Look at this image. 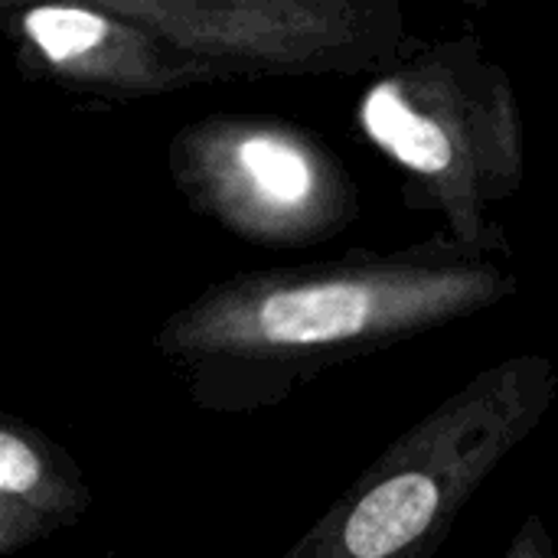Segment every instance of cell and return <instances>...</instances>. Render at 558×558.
Segmentation results:
<instances>
[{
	"label": "cell",
	"mask_w": 558,
	"mask_h": 558,
	"mask_svg": "<svg viewBox=\"0 0 558 558\" xmlns=\"http://www.w3.org/2000/svg\"><path fill=\"white\" fill-rule=\"evenodd\" d=\"M356 128L402 170L412 209L438 213L468 248L510 255L490 209L523 190V108L481 36L412 46L360 95Z\"/></svg>",
	"instance_id": "3"
},
{
	"label": "cell",
	"mask_w": 558,
	"mask_h": 558,
	"mask_svg": "<svg viewBox=\"0 0 558 558\" xmlns=\"http://www.w3.org/2000/svg\"><path fill=\"white\" fill-rule=\"evenodd\" d=\"M504 558H558L556 539L549 533V523L539 513H530L520 523V530L513 533V539H510L507 556Z\"/></svg>",
	"instance_id": "8"
},
{
	"label": "cell",
	"mask_w": 558,
	"mask_h": 558,
	"mask_svg": "<svg viewBox=\"0 0 558 558\" xmlns=\"http://www.w3.org/2000/svg\"><path fill=\"white\" fill-rule=\"evenodd\" d=\"M0 29L29 82H46L88 101L121 105L213 85L203 65L147 26L114 13L105 0L7 3Z\"/></svg>",
	"instance_id": "6"
},
{
	"label": "cell",
	"mask_w": 558,
	"mask_h": 558,
	"mask_svg": "<svg viewBox=\"0 0 558 558\" xmlns=\"http://www.w3.org/2000/svg\"><path fill=\"white\" fill-rule=\"evenodd\" d=\"M88 507L92 487L69 451L36 425L0 415V556L78 526Z\"/></svg>",
	"instance_id": "7"
},
{
	"label": "cell",
	"mask_w": 558,
	"mask_h": 558,
	"mask_svg": "<svg viewBox=\"0 0 558 558\" xmlns=\"http://www.w3.org/2000/svg\"><path fill=\"white\" fill-rule=\"evenodd\" d=\"M92 558H118V556H92Z\"/></svg>",
	"instance_id": "9"
},
{
	"label": "cell",
	"mask_w": 558,
	"mask_h": 558,
	"mask_svg": "<svg viewBox=\"0 0 558 558\" xmlns=\"http://www.w3.org/2000/svg\"><path fill=\"white\" fill-rule=\"evenodd\" d=\"M167 173L196 216L258 248H311L360 216L347 163L317 131L284 118H196L170 137Z\"/></svg>",
	"instance_id": "4"
},
{
	"label": "cell",
	"mask_w": 558,
	"mask_h": 558,
	"mask_svg": "<svg viewBox=\"0 0 558 558\" xmlns=\"http://www.w3.org/2000/svg\"><path fill=\"white\" fill-rule=\"evenodd\" d=\"M520 291L510 255L438 232L327 262L242 271L177 307L150 347L209 415H255L324 373L477 317Z\"/></svg>",
	"instance_id": "1"
},
{
	"label": "cell",
	"mask_w": 558,
	"mask_h": 558,
	"mask_svg": "<svg viewBox=\"0 0 558 558\" xmlns=\"http://www.w3.org/2000/svg\"><path fill=\"white\" fill-rule=\"evenodd\" d=\"M213 82L383 75L409 49L396 0H105Z\"/></svg>",
	"instance_id": "5"
},
{
	"label": "cell",
	"mask_w": 558,
	"mask_h": 558,
	"mask_svg": "<svg viewBox=\"0 0 558 558\" xmlns=\"http://www.w3.org/2000/svg\"><path fill=\"white\" fill-rule=\"evenodd\" d=\"M556 396L558 366L543 353L481 369L389 441L281 558H435Z\"/></svg>",
	"instance_id": "2"
}]
</instances>
